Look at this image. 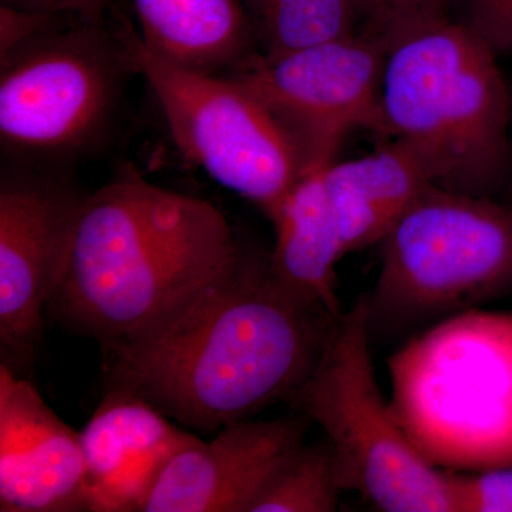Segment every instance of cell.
<instances>
[{"instance_id":"5bb4252c","label":"cell","mask_w":512,"mask_h":512,"mask_svg":"<svg viewBox=\"0 0 512 512\" xmlns=\"http://www.w3.org/2000/svg\"><path fill=\"white\" fill-rule=\"evenodd\" d=\"M323 181L345 254L379 245L410 204L434 184L423 161L397 140L370 156L333 161L323 170Z\"/></svg>"},{"instance_id":"ac0fdd59","label":"cell","mask_w":512,"mask_h":512,"mask_svg":"<svg viewBox=\"0 0 512 512\" xmlns=\"http://www.w3.org/2000/svg\"><path fill=\"white\" fill-rule=\"evenodd\" d=\"M340 491L328 440L303 443L276 468L249 512H332Z\"/></svg>"},{"instance_id":"52a82bcc","label":"cell","mask_w":512,"mask_h":512,"mask_svg":"<svg viewBox=\"0 0 512 512\" xmlns=\"http://www.w3.org/2000/svg\"><path fill=\"white\" fill-rule=\"evenodd\" d=\"M288 404L325 433L342 490L387 512H456L450 473L421 456L377 383L365 296Z\"/></svg>"},{"instance_id":"9a60e30c","label":"cell","mask_w":512,"mask_h":512,"mask_svg":"<svg viewBox=\"0 0 512 512\" xmlns=\"http://www.w3.org/2000/svg\"><path fill=\"white\" fill-rule=\"evenodd\" d=\"M141 40L184 69L224 76L256 53L241 0H133Z\"/></svg>"},{"instance_id":"e0dca14e","label":"cell","mask_w":512,"mask_h":512,"mask_svg":"<svg viewBox=\"0 0 512 512\" xmlns=\"http://www.w3.org/2000/svg\"><path fill=\"white\" fill-rule=\"evenodd\" d=\"M256 53L274 57L355 35L353 0H241Z\"/></svg>"},{"instance_id":"44dd1931","label":"cell","mask_w":512,"mask_h":512,"mask_svg":"<svg viewBox=\"0 0 512 512\" xmlns=\"http://www.w3.org/2000/svg\"><path fill=\"white\" fill-rule=\"evenodd\" d=\"M464 23L498 53H512V0H464Z\"/></svg>"},{"instance_id":"30bf717a","label":"cell","mask_w":512,"mask_h":512,"mask_svg":"<svg viewBox=\"0 0 512 512\" xmlns=\"http://www.w3.org/2000/svg\"><path fill=\"white\" fill-rule=\"evenodd\" d=\"M87 195L67 168L8 163L0 174L2 363L28 366L42 338Z\"/></svg>"},{"instance_id":"ba28073f","label":"cell","mask_w":512,"mask_h":512,"mask_svg":"<svg viewBox=\"0 0 512 512\" xmlns=\"http://www.w3.org/2000/svg\"><path fill=\"white\" fill-rule=\"evenodd\" d=\"M114 30L134 70L153 90L185 158L271 220L303 175L298 150L281 124L229 77L184 69L154 55L121 13Z\"/></svg>"},{"instance_id":"603a6c76","label":"cell","mask_w":512,"mask_h":512,"mask_svg":"<svg viewBox=\"0 0 512 512\" xmlns=\"http://www.w3.org/2000/svg\"><path fill=\"white\" fill-rule=\"evenodd\" d=\"M113 0H2V5L33 12L69 16L84 22H104Z\"/></svg>"},{"instance_id":"ffe728a7","label":"cell","mask_w":512,"mask_h":512,"mask_svg":"<svg viewBox=\"0 0 512 512\" xmlns=\"http://www.w3.org/2000/svg\"><path fill=\"white\" fill-rule=\"evenodd\" d=\"M448 473L456 512H512V467Z\"/></svg>"},{"instance_id":"7c38bea8","label":"cell","mask_w":512,"mask_h":512,"mask_svg":"<svg viewBox=\"0 0 512 512\" xmlns=\"http://www.w3.org/2000/svg\"><path fill=\"white\" fill-rule=\"evenodd\" d=\"M0 511H87L80 433L5 363L0 366Z\"/></svg>"},{"instance_id":"5b68a950","label":"cell","mask_w":512,"mask_h":512,"mask_svg":"<svg viewBox=\"0 0 512 512\" xmlns=\"http://www.w3.org/2000/svg\"><path fill=\"white\" fill-rule=\"evenodd\" d=\"M379 245L370 336L429 328L512 286V212L491 198L429 185Z\"/></svg>"},{"instance_id":"277c9868","label":"cell","mask_w":512,"mask_h":512,"mask_svg":"<svg viewBox=\"0 0 512 512\" xmlns=\"http://www.w3.org/2000/svg\"><path fill=\"white\" fill-rule=\"evenodd\" d=\"M387 365L394 413L431 466L512 467V311L476 308L440 320Z\"/></svg>"},{"instance_id":"9c48e42d","label":"cell","mask_w":512,"mask_h":512,"mask_svg":"<svg viewBox=\"0 0 512 512\" xmlns=\"http://www.w3.org/2000/svg\"><path fill=\"white\" fill-rule=\"evenodd\" d=\"M387 47L360 32L281 56H249L225 77L241 84L281 124L303 174L335 161L355 128L383 136L380 94Z\"/></svg>"},{"instance_id":"d6986e66","label":"cell","mask_w":512,"mask_h":512,"mask_svg":"<svg viewBox=\"0 0 512 512\" xmlns=\"http://www.w3.org/2000/svg\"><path fill=\"white\" fill-rule=\"evenodd\" d=\"M357 16L363 19L362 32L377 37L384 45L400 30L443 18L457 0H353ZM387 47V46H386Z\"/></svg>"},{"instance_id":"6da1fadb","label":"cell","mask_w":512,"mask_h":512,"mask_svg":"<svg viewBox=\"0 0 512 512\" xmlns=\"http://www.w3.org/2000/svg\"><path fill=\"white\" fill-rule=\"evenodd\" d=\"M342 313L286 284L269 254L235 264L154 335L106 352L107 392L136 396L211 433L288 403L318 365Z\"/></svg>"},{"instance_id":"3957f363","label":"cell","mask_w":512,"mask_h":512,"mask_svg":"<svg viewBox=\"0 0 512 512\" xmlns=\"http://www.w3.org/2000/svg\"><path fill=\"white\" fill-rule=\"evenodd\" d=\"M383 136L423 161L434 185L491 198L510 173V97L497 55L450 16L386 43Z\"/></svg>"},{"instance_id":"2e32d148","label":"cell","mask_w":512,"mask_h":512,"mask_svg":"<svg viewBox=\"0 0 512 512\" xmlns=\"http://www.w3.org/2000/svg\"><path fill=\"white\" fill-rule=\"evenodd\" d=\"M323 170L303 174L271 218L276 244L269 259L282 281L340 315L336 265L346 254Z\"/></svg>"},{"instance_id":"8992f818","label":"cell","mask_w":512,"mask_h":512,"mask_svg":"<svg viewBox=\"0 0 512 512\" xmlns=\"http://www.w3.org/2000/svg\"><path fill=\"white\" fill-rule=\"evenodd\" d=\"M136 73L106 22L73 19L0 55V146L8 163L69 167L96 154Z\"/></svg>"},{"instance_id":"7402d4cb","label":"cell","mask_w":512,"mask_h":512,"mask_svg":"<svg viewBox=\"0 0 512 512\" xmlns=\"http://www.w3.org/2000/svg\"><path fill=\"white\" fill-rule=\"evenodd\" d=\"M74 18L52 13L33 12L2 5L0 8V55L20 45L30 37L39 35Z\"/></svg>"},{"instance_id":"4fadbf2b","label":"cell","mask_w":512,"mask_h":512,"mask_svg":"<svg viewBox=\"0 0 512 512\" xmlns=\"http://www.w3.org/2000/svg\"><path fill=\"white\" fill-rule=\"evenodd\" d=\"M80 440L87 511L140 512L168 461L200 439L144 400L106 392Z\"/></svg>"},{"instance_id":"7a4b0ae2","label":"cell","mask_w":512,"mask_h":512,"mask_svg":"<svg viewBox=\"0 0 512 512\" xmlns=\"http://www.w3.org/2000/svg\"><path fill=\"white\" fill-rule=\"evenodd\" d=\"M241 248L214 204L127 165L87 195L46 315L103 349L138 342L183 315Z\"/></svg>"},{"instance_id":"8fae6325","label":"cell","mask_w":512,"mask_h":512,"mask_svg":"<svg viewBox=\"0 0 512 512\" xmlns=\"http://www.w3.org/2000/svg\"><path fill=\"white\" fill-rule=\"evenodd\" d=\"M308 417L241 420L164 467L140 512H249L276 468L305 443Z\"/></svg>"}]
</instances>
